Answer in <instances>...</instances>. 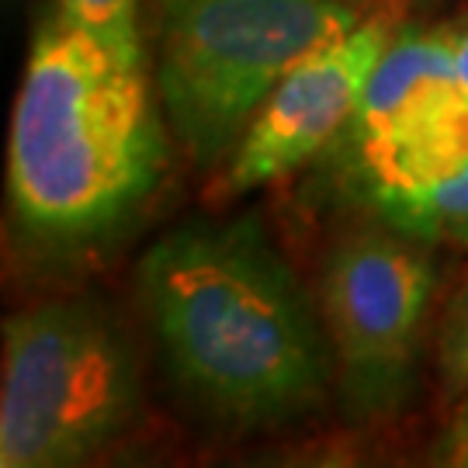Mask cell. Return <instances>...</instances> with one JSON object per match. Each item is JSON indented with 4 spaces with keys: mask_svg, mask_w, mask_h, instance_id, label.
Masks as SVG:
<instances>
[{
    "mask_svg": "<svg viewBox=\"0 0 468 468\" xmlns=\"http://www.w3.org/2000/svg\"><path fill=\"white\" fill-rule=\"evenodd\" d=\"M135 278L170 378L212 423L274 431L323 406L336 382L326 326L257 216L187 218Z\"/></svg>",
    "mask_w": 468,
    "mask_h": 468,
    "instance_id": "6da1fadb",
    "label": "cell"
},
{
    "mask_svg": "<svg viewBox=\"0 0 468 468\" xmlns=\"http://www.w3.org/2000/svg\"><path fill=\"white\" fill-rule=\"evenodd\" d=\"M167 139L143 69L59 15L35 35L11 115L7 187L42 239H90L160 185Z\"/></svg>",
    "mask_w": 468,
    "mask_h": 468,
    "instance_id": "7a4b0ae2",
    "label": "cell"
},
{
    "mask_svg": "<svg viewBox=\"0 0 468 468\" xmlns=\"http://www.w3.org/2000/svg\"><path fill=\"white\" fill-rule=\"evenodd\" d=\"M361 21L357 0H160L156 94L191 164H226L284 73Z\"/></svg>",
    "mask_w": 468,
    "mask_h": 468,
    "instance_id": "3957f363",
    "label": "cell"
},
{
    "mask_svg": "<svg viewBox=\"0 0 468 468\" xmlns=\"http://www.w3.org/2000/svg\"><path fill=\"white\" fill-rule=\"evenodd\" d=\"M139 406L133 347L101 305L35 302L4 319V468L80 465L133 427Z\"/></svg>",
    "mask_w": 468,
    "mask_h": 468,
    "instance_id": "277c9868",
    "label": "cell"
},
{
    "mask_svg": "<svg viewBox=\"0 0 468 468\" xmlns=\"http://www.w3.org/2000/svg\"><path fill=\"white\" fill-rule=\"evenodd\" d=\"M431 295L434 264L423 239L388 222L344 236L326 253L319 316L351 417H392L413 396Z\"/></svg>",
    "mask_w": 468,
    "mask_h": 468,
    "instance_id": "5b68a950",
    "label": "cell"
},
{
    "mask_svg": "<svg viewBox=\"0 0 468 468\" xmlns=\"http://www.w3.org/2000/svg\"><path fill=\"white\" fill-rule=\"evenodd\" d=\"M399 28L396 11L365 15L347 35L309 52L271 90L236 153L226 160L222 195L236 198L309 164L351 125L375 63Z\"/></svg>",
    "mask_w": 468,
    "mask_h": 468,
    "instance_id": "8992f818",
    "label": "cell"
},
{
    "mask_svg": "<svg viewBox=\"0 0 468 468\" xmlns=\"http://www.w3.org/2000/svg\"><path fill=\"white\" fill-rule=\"evenodd\" d=\"M462 98L454 73V28L399 25L375 63L340 146H357Z\"/></svg>",
    "mask_w": 468,
    "mask_h": 468,
    "instance_id": "52a82bcc",
    "label": "cell"
},
{
    "mask_svg": "<svg viewBox=\"0 0 468 468\" xmlns=\"http://www.w3.org/2000/svg\"><path fill=\"white\" fill-rule=\"evenodd\" d=\"M347 153L365 201L441 185L468 167V98L462 94Z\"/></svg>",
    "mask_w": 468,
    "mask_h": 468,
    "instance_id": "ba28073f",
    "label": "cell"
},
{
    "mask_svg": "<svg viewBox=\"0 0 468 468\" xmlns=\"http://www.w3.org/2000/svg\"><path fill=\"white\" fill-rule=\"evenodd\" d=\"M371 212L378 222H388L423 243H444L468 250V167L441 185L378 195L371 198Z\"/></svg>",
    "mask_w": 468,
    "mask_h": 468,
    "instance_id": "9c48e42d",
    "label": "cell"
},
{
    "mask_svg": "<svg viewBox=\"0 0 468 468\" xmlns=\"http://www.w3.org/2000/svg\"><path fill=\"white\" fill-rule=\"evenodd\" d=\"M59 15L112 52L118 63L143 69L139 0H59Z\"/></svg>",
    "mask_w": 468,
    "mask_h": 468,
    "instance_id": "30bf717a",
    "label": "cell"
},
{
    "mask_svg": "<svg viewBox=\"0 0 468 468\" xmlns=\"http://www.w3.org/2000/svg\"><path fill=\"white\" fill-rule=\"evenodd\" d=\"M437 368L452 396H468V282L448 302L437 330Z\"/></svg>",
    "mask_w": 468,
    "mask_h": 468,
    "instance_id": "8fae6325",
    "label": "cell"
},
{
    "mask_svg": "<svg viewBox=\"0 0 468 468\" xmlns=\"http://www.w3.org/2000/svg\"><path fill=\"white\" fill-rule=\"evenodd\" d=\"M434 465L468 468V396H462L458 410H454L452 420H448V431L437 441Z\"/></svg>",
    "mask_w": 468,
    "mask_h": 468,
    "instance_id": "7c38bea8",
    "label": "cell"
},
{
    "mask_svg": "<svg viewBox=\"0 0 468 468\" xmlns=\"http://www.w3.org/2000/svg\"><path fill=\"white\" fill-rule=\"evenodd\" d=\"M454 73H458V87L468 98V25L454 28Z\"/></svg>",
    "mask_w": 468,
    "mask_h": 468,
    "instance_id": "4fadbf2b",
    "label": "cell"
}]
</instances>
